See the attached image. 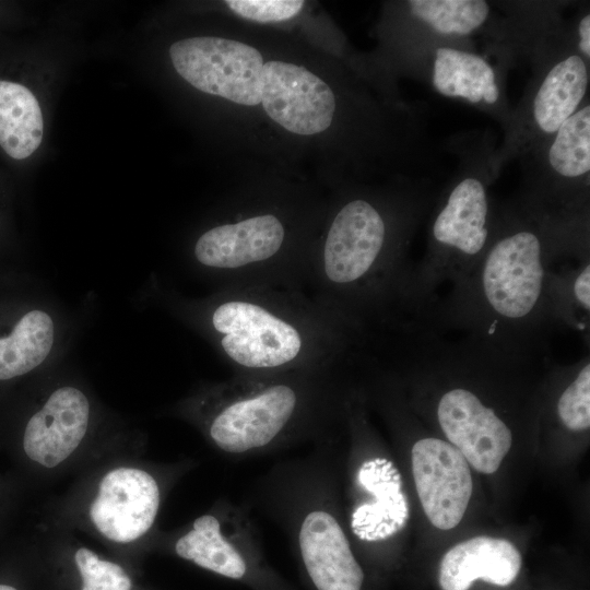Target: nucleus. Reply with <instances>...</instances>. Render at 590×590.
Segmentation results:
<instances>
[{"label":"nucleus","instance_id":"1","mask_svg":"<svg viewBox=\"0 0 590 590\" xmlns=\"http://www.w3.org/2000/svg\"><path fill=\"white\" fill-rule=\"evenodd\" d=\"M562 260L546 227L511 198L499 202L492 243L473 272L410 318L522 364L545 357L552 332L546 272Z\"/></svg>","mask_w":590,"mask_h":590},{"label":"nucleus","instance_id":"2","mask_svg":"<svg viewBox=\"0 0 590 590\" xmlns=\"http://www.w3.org/2000/svg\"><path fill=\"white\" fill-rule=\"evenodd\" d=\"M436 194L417 176L385 192L347 196L311 246L305 293L366 334L382 329L396 314L412 239Z\"/></svg>","mask_w":590,"mask_h":590},{"label":"nucleus","instance_id":"3","mask_svg":"<svg viewBox=\"0 0 590 590\" xmlns=\"http://www.w3.org/2000/svg\"><path fill=\"white\" fill-rule=\"evenodd\" d=\"M356 356L342 365L203 384L172 413L231 459L269 456L331 438L344 421Z\"/></svg>","mask_w":590,"mask_h":590},{"label":"nucleus","instance_id":"4","mask_svg":"<svg viewBox=\"0 0 590 590\" xmlns=\"http://www.w3.org/2000/svg\"><path fill=\"white\" fill-rule=\"evenodd\" d=\"M178 310L239 377L323 369L352 361L366 334L302 291H216Z\"/></svg>","mask_w":590,"mask_h":590},{"label":"nucleus","instance_id":"5","mask_svg":"<svg viewBox=\"0 0 590 590\" xmlns=\"http://www.w3.org/2000/svg\"><path fill=\"white\" fill-rule=\"evenodd\" d=\"M444 148L456 157V167L425 220V251L409 270L393 322L423 312L445 283H462L492 243L498 206L491 194L495 133L464 130L448 137Z\"/></svg>","mask_w":590,"mask_h":590},{"label":"nucleus","instance_id":"6","mask_svg":"<svg viewBox=\"0 0 590 590\" xmlns=\"http://www.w3.org/2000/svg\"><path fill=\"white\" fill-rule=\"evenodd\" d=\"M142 456L143 450L120 452L79 473L47 504L46 523L84 533L137 570L152 553L167 496L197 465L192 459L161 463Z\"/></svg>","mask_w":590,"mask_h":590},{"label":"nucleus","instance_id":"7","mask_svg":"<svg viewBox=\"0 0 590 590\" xmlns=\"http://www.w3.org/2000/svg\"><path fill=\"white\" fill-rule=\"evenodd\" d=\"M330 441L273 464L247 505L283 531L311 590H362L365 574L338 510Z\"/></svg>","mask_w":590,"mask_h":590},{"label":"nucleus","instance_id":"8","mask_svg":"<svg viewBox=\"0 0 590 590\" xmlns=\"http://www.w3.org/2000/svg\"><path fill=\"white\" fill-rule=\"evenodd\" d=\"M514 197L542 223L562 259L590 260V102L586 98L557 132L518 160Z\"/></svg>","mask_w":590,"mask_h":590},{"label":"nucleus","instance_id":"9","mask_svg":"<svg viewBox=\"0 0 590 590\" xmlns=\"http://www.w3.org/2000/svg\"><path fill=\"white\" fill-rule=\"evenodd\" d=\"M523 61L531 75L523 94L502 128L492 163L494 181L518 161L552 138L589 97L590 63L576 50L569 22L559 17L542 28Z\"/></svg>","mask_w":590,"mask_h":590},{"label":"nucleus","instance_id":"10","mask_svg":"<svg viewBox=\"0 0 590 590\" xmlns=\"http://www.w3.org/2000/svg\"><path fill=\"white\" fill-rule=\"evenodd\" d=\"M144 445L141 435L106 426L92 394L72 381L47 390L21 436L24 460L47 485Z\"/></svg>","mask_w":590,"mask_h":590},{"label":"nucleus","instance_id":"11","mask_svg":"<svg viewBox=\"0 0 590 590\" xmlns=\"http://www.w3.org/2000/svg\"><path fill=\"white\" fill-rule=\"evenodd\" d=\"M278 213L258 212L204 231L194 241L196 268L217 291L282 288L305 292L311 247L291 238Z\"/></svg>","mask_w":590,"mask_h":590},{"label":"nucleus","instance_id":"12","mask_svg":"<svg viewBox=\"0 0 590 590\" xmlns=\"http://www.w3.org/2000/svg\"><path fill=\"white\" fill-rule=\"evenodd\" d=\"M251 508L217 499L206 511L172 531H160L153 552L173 555L226 579L260 590L281 587L264 560Z\"/></svg>","mask_w":590,"mask_h":590},{"label":"nucleus","instance_id":"13","mask_svg":"<svg viewBox=\"0 0 590 590\" xmlns=\"http://www.w3.org/2000/svg\"><path fill=\"white\" fill-rule=\"evenodd\" d=\"M489 58L476 50L475 42L444 40L399 54V68L436 93L471 105L504 128L514 108L506 88L509 68Z\"/></svg>","mask_w":590,"mask_h":590},{"label":"nucleus","instance_id":"14","mask_svg":"<svg viewBox=\"0 0 590 590\" xmlns=\"http://www.w3.org/2000/svg\"><path fill=\"white\" fill-rule=\"evenodd\" d=\"M177 73L197 90L244 106L261 103L263 58L243 42L191 37L169 48Z\"/></svg>","mask_w":590,"mask_h":590},{"label":"nucleus","instance_id":"15","mask_svg":"<svg viewBox=\"0 0 590 590\" xmlns=\"http://www.w3.org/2000/svg\"><path fill=\"white\" fill-rule=\"evenodd\" d=\"M397 8L399 54L434 42H475L476 37L486 48L499 20L493 1L485 0H408Z\"/></svg>","mask_w":590,"mask_h":590},{"label":"nucleus","instance_id":"16","mask_svg":"<svg viewBox=\"0 0 590 590\" xmlns=\"http://www.w3.org/2000/svg\"><path fill=\"white\" fill-rule=\"evenodd\" d=\"M261 105L273 121L299 135L326 131L337 113L328 83L305 67L281 60L263 66Z\"/></svg>","mask_w":590,"mask_h":590},{"label":"nucleus","instance_id":"17","mask_svg":"<svg viewBox=\"0 0 590 590\" xmlns=\"http://www.w3.org/2000/svg\"><path fill=\"white\" fill-rule=\"evenodd\" d=\"M411 463L415 488L430 523L440 530L457 527L473 489L464 457L448 441L425 437L413 444Z\"/></svg>","mask_w":590,"mask_h":590},{"label":"nucleus","instance_id":"18","mask_svg":"<svg viewBox=\"0 0 590 590\" xmlns=\"http://www.w3.org/2000/svg\"><path fill=\"white\" fill-rule=\"evenodd\" d=\"M354 499L349 510V530L366 544L390 541L405 526L409 507L400 472L381 455L357 462L352 474Z\"/></svg>","mask_w":590,"mask_h":590},{"label":"nucleus","instance_id":"19","mask_svg":"<svg viewBox=\"0 0 590 590\" xmlns=\"http://www.w3.org/2000/svg\"><path fill=\"white\" fill-rule=\"evenodd\" d=\"M44 532L47 590H141L135 569L95 551L74 532L48 523Z\"/></svg>","mask_w":590,"mask_h":590},{"label":"nucleus","instance_id":"20","mask_svg":"<svg viewBox=\"0 0 590 590\" xmlns=\"http://www.w3.org/2000/svg\"><path fill=\"white\" fill-rule=\"evenodd\" d=\"M521 565L522 556L510 541L477 535L445 553L438 581L442 590H468L476 579L506 587L516 580Z\"/></svg>","mask_w":590,"mask_h":590},{"label":"nucleus","instance_id":"21","mask_svg":"<svg viewBox=\"0 0 590 590\" xmlns=\"http://www.w3.org/2000/svg\"><path fill=\"white\" fill-rule=\"evenodd\" d=\"M56 341V323L43 309L25 312L11 332L0 337V381L26 375L49 356Z\"/></svg>","mask_w":590,"mask_h":590},{"label":"nucleus","instance_id":"22","mask_svg":"<svg viewBox=\"0 0 590 590\" xmlns=\"http://www.w3.org/2000/svg\"><path fill=\"white\" fill-rule=\"evenodd\" d=\"M545 288L556 328L578 332L589 349L590 260L550 267Z\"/></svg>","mask_w":590,"mask_h":590},{"label":"nucleus","instance_id":"23","mask_svg":"<svg viewBox=\"0 0 590 590\" xmlns=\"http://www.w3.org/2000/svg\"><path fill=\"white\" fill-rule=\"evenodd\" d=\"M43 115L34 94L24 85L0 81V145L8 155L23 160L42 143Z\"/></svg>","mask_w":590,"mask_h":590},{"label":"nucleus","instance_id":"24","mask_svg":"<svg viewBox=\"0 0 590 590\" xmlns=\"http://www.w3.org/2000/svg\"><path fill=\"white\" fill-rule=\"evenodd\" d=\"M225 3L239 16L262 23L292 19L304 7L300 0H227Z\"/></svg>","mask_w":590,"mask_h":590},{"label":"nucleus","instance_id":"25","mask_svg":"<svg viewBox=\"0 0 590 590\" xmlns=\"http://www.w3.org/2000/svg\"><path fill=\"white\" fill-rule=\"evenodd\" d=\"M571 38L578 54L590 63V9L582 2L574 16L568 20Z\"/></svg>","mask_w":590,"mask_h":590},{"label":"nucleus","instance_id":"26","mask_svg":"<svg viewBox=\"0 0 590 590\" xmlns=\"http://www.w3.org/2000/svg\"><path fill=\"white\" fill-rule=\"evenodd\" d=\"M0 590H19V589L13 585L0 583Z\"/></svg>","mask_w":590,"mask_h":590}]
</instances>
